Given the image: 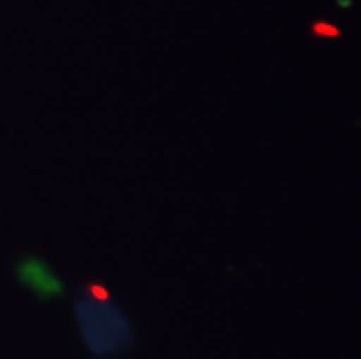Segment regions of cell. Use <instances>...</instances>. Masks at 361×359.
<instances>
[{"instance_id":"6da1fadb","label":"cell","mask_w":361,"mask_h":359,"mask_svg":"<svg viewBox=\"0 0 361 359\" xmlns=\"http://www.w3.org/2000/svg\"><path fill=\"white\" fill-rule=\"evenodd\" d=\"M73 317L84 350L94 359H121L137 346L135 324L126 305L103 280L89 278L73 296Z\"/></svg>"},{"instance_id":"7a4b0ae2","label":"cell","mask_w":361,"mask_h":359,"mask_svg":"<svg viewBox=\"0 0 361 359\" xmlns=\"http://www.w3.org/2000/svg\"><path fill=\"white\" fill-rule=\"evenodd\" d=\"M12 276L40 303H54L66 296V282L37 252H21L12 264Z\"/></svg>"}]
</instances>
